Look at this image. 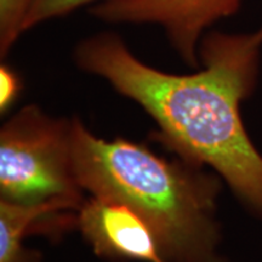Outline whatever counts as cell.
I'll return each instance as SVG.
<instances>
[{
    "instance_id": "cell-1",
    "label": "cell",
    "mask_w": 262,
    "mask_h": 262,
    "mask_svg": "<svg viewBox=\"0 0 262 262\" xmlns=\"http://www.w3.org/2000/svg\"><path fill=\"white\" fill-rule=\"evenodd\" d=\"M261 47L262 27L250 34L209 33L198 48L203 70L176 75L145 64L119 35L103 32L81 40L74 60L145 108L158 124L159 139L183 160L217 170L262 211V157L239 114L254 88Z\"/></svg>"
},
{
    "instance_id": "cell-2",
    "label": "cell",
    "mask_w": 262,
    "mask_h": 262,
    "mask_svg": "<svg viewBox=\"0 0 262 262\" xmlns=\"http://www.w3.org/2000/svg\"><path fill=\"white\" fill-rule=\"evenodd\" d=\"M72 158L81 189L129 205L158 238L164 260L212 262L215 180L195 164L169 162L145 146L94 136L72 120Z\"/></svg>"
},
{
    "instance_id": "cell-3",
    "label": "cell",
    "mask_w": 262,
    "mask_h": 262,
    "mask_svg": "<svg viewBox=\"0 0 262 262\" xmlns=\"http://www.w3.org/2000/svg\"><path fill=\"white\" fill-rule=\"evenodd\" d=\"M0 194L12 203L54 198L81 203L72 158V122L27 106L0 133Z\"/></svg>"
},
{
    "instance_id": "cell-4",
    "label": "cell",
    "mask_w": 262,
    "mask_h": 262,
    "mask_svg": "<svg viewBox=\"0 0 262 262\" xmlns=\"http://www.w3.org/2000/svg\"><path fill=\"white\" fill-rule=\"evenodd\" d=\"M242 0H104L90 8L94 17L108 24L162 26L183 61L198 67L203 33L221 18L234 15Z\"/></svg>"
},
{
    "instance_id": "cell-5",
    "label": "cell",
    "mask_w": 262,
    "mask_h": 262,
    "mask_svg": "<svg viewBox=\"0 0 262 262\" xmlns=\"http://www.w3.org/2000/svg\"><path fill=\"white\" fill-rule=\"evenodd\" d=\"M78 224L100 256L164 261L155 231L142 216L124 203L93 195L80 206Z\"/></svg>"
},
{
    "instance_id": "cell-6",
    "label": "cell",
    "mask_w": 262,
    "mask_h": 262,
    "mask_svg": "<svg viewBox=\"0 0 262 262\" xmlns=\"http://www.w3.org/2000/svg\"><path fill=\"white\" fill-rule=\"evenodd\" d=\"M81 203L71 199L54 198L39 203L0 202V262H39L40 255L26 250L22 245L25 235L32 233L35 226H42L52 215L80 209Z\"/></svg>"
},
{
    "instance_id": "cell-7",
    "label": "cell",
    "mask_w": 262,
    "mask_h": 262,
    "mask_svg": "<svg viewBox=\"0 0 262 262\" xmlns=\"http://www.w3.org/2000/svg\"><path fill=\"white\" fill-rule=\"evenodd\" d=\"M32 0H0V55L4 58L24 32Z\"/></svg>"
},
{
    "instance_id": "cell-8",
    "label": "cell",
    "mask_w": 262,
    "mask_h": 262,
    "mask_svg": "<svg viewBox=\"0 0 262 262\" xmlns=\"http://www.w3.org/2000/svg\"><path fill=\"white\" fill-rule=\"evenodd\" d=\"M104 0H32L24 22V32L50 19L62 17L81 6Z\"/></svg>"
},
{
    "instance_id": "cell-9",
    "label": "cell",
    "mask_w": 262,
    "mask_h": 262,
    "mask_svg": "<svg viewBox=\"0 0 262 262\" xmlns=\"http://www.w3.org/2000/svg\"><path fill=\"white\" fill-rule=\"evenodd\" d=\"M21 90V83L17 74L8 66L0 68V111L6 112L15 102L16 97Z\"/></svg>"
},
{
    "instance_id": "cell-10",
    "label": "cell",
    "mask_w": 262,
    "mask_h": 262,
    "mask_svg": "<svg viewBox=\"0 0 262 262\" xmlns=\"http://www.w3.org/2000/svg\"><path fill=\"white\" fill-rule=\"evenodd\" d=\"M162 262H166V261H165V260H164V261H162Z\"/></svg>"
}]
</instances>
